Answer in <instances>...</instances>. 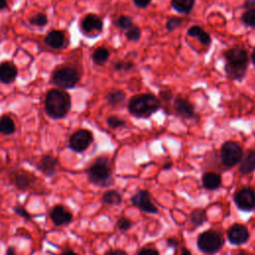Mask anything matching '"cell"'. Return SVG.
Here are the masks:
<instances>
[{
	"label": "cell",
	"mask_w": 255,
	"mask_h": 255,
	"mask_svg": "<svg viewBox=\"0 0 255 255\" xmlns=\"http://www.w3.org/2000/svg\"><path fill=\"white\" fill-rule=\"evenodd\" d=\"M72 106L70 95L61 89L50 90L45 97L46 114L54 119L60 120L67 116Z\"/></svg>",
	"instance_id": "6da1fadb"
},
{
	"label": "cell",
	"mask_w": 255,
	"mask_h": 255,
	"mask_svg": "<svg viewBox=\"0 0 255 255\" xmlns=\"http://www.w3.org/2000/svg\"><path fill=\"white\" fill-rule=\"evenodd\" d=\"M89 180L99 186L106 187L112 184V165L106 156L97 157L87 169Z\"/></svg>",
	"instance_id": "7a4b0ae2"
},
{
	"label": "cell",
	"mask_w": 255,
	"mask_h": 255,
	"mask_svg": "<svg viewBox=\"0 0 255 255\" xmlns=\"http://www.w3.org/2000/svg\"><path fill=\"white\" fill-rule=\"evenodd\" d=\"M160 107L158 99L151 94L132 97L128 102V111L136 117H150Z\"/></svg>",
	"instance_id": "3957f363"
},
{
	"label": "cell",
	"mask_w": 255,
	"mask_h": 255,
	"mask_svg": "<svg viewBox=\"0 0 255 255\" xmlns=\"http://www.w3.org/2000/svg\"><path fill=\"white\" fill-rule=\"evenodd\" d=\"M79 81V72L72 66H60L56 68L52 74V82L63 90L74 88Z\"/></svg>",
	"instance_id": "277c9868"
},
{
	"label": "cell",
	"mask_w": 255,
	"mask_h": 255,
	"mask_svg": "<svg viewBox=\"0 0 255 255\" xmlns=\"http://www.w3.org/2000/svg\"><path fill=\"white\" fill-rule=\"evenodd\" d=\"M223 244L222 238L219 233L214 230H206L201 233L197 238V247L204 253H215Z\"/></svg>",
	"instance_id": "5b68a950"
},
{
	"label": "cell",
	"mask_w": 255,
	"mask_h": 255,
	"mask_svg": "<svg viewBox=\"0 0 255 255\" xmlns=\"http://www.w3.org/2000/svg\"><path fill=\"white\" fill-rule=\"evenodd\" d=\"M243 151L240 145L234 141H226L220 149V159L223 165L232 167L242 159Z\"/></svg>",
	"instance_id": "8992f818"
},
{
	"label": "cell",
	"mask_w": 255,
	"mask_h": 255,
	"mask_svg": "<svg viewBox=\"0 0 255 255\" xmlns=\"http://www.w3.org/2000/svg\"><path fill=\"white\" fill-rule=\"evenodd\" d=\"M9 180L19 191H27L33 187L38 178L25 169H14L9 173Z\"/></svg>",
	"instance_id": "52a82bcc"
},
{
	"label": "cell",
	"mask_w": 255,
	"mask_h": 255,
	"mask_svg": "<svg viewBox=\"0 0 255 255\" xmlns=\"http://www.w3.org/2000/svg\"><path fill=\"white\" fill-rule=\"evenodd\" d=\"M93 138V133L89 129H78L70 136L69 147L76 152H83L91 145Z\"/></svg>",
	"instance_id": "ba28073f"
},
{
	"label": "cell",
	"mask_w": 255,
	"mask_h": 255,
	"mask_svg": "<svg viewBox=\"0 0 255 255\" xmlns=\"http://www.w3.org/2000/svg\"><path fill=\"white\" fill-rule=\"evenodd\" d=\"M236 206L244 211H251L255 208V192L250 187L238 190L234 195Z\"/></svg>",
	"instance_id": "9c48e42d"
},
{
	"label": "cell",
	"mask_w": 255,
	"mask_h": 255,
	"mask_svg": "<svg viewBox=\"0 0 255 255\" xmlns=\"http://www.w3.org/2000/svg\"><path fill=\"white\" fill-rule=\"evenodd\" d=\"M81 30L85 35L95 37L102 32L103 21L96 14H88L81 21Z\"/></svg>",
	"instance_id": "30bf717a"
},
{
	"label": "cell",
	"mask_w": 255,
	"mask_h": 255,
	"mask_svg": "<svg viewBox=\"0 0 255 255\" xmlns=\"http://www.w3.org/2000/svg\"><path fill=\"white\" fill-rule=\"evenodd\" d=\"M131 203L139 208L140 210L147 212V213H156L157 208L156 206L152 203L150 199V195L148 191L146 190H138L131 198H130Z\"/></svg>",
	"instance_id": "8fae6325"
},
{
	"label": "cell",
	"mask_w": 255,
	"mask_h": 255,
	"mask_svg": "<svg viewBox=\"0 0 255 255\" xmlns=\"http://www.w3.org/2000/svg\"><path fill=\"white\" fill-rule=\"evenodd\" d=\"M50 218L56 226H63L72 221L73 214L65 206L55 205L50 211Z\"/></svg>",
	"instance_id": "7c38bea8"
},
{
	"label": "cell",
	"mask_w": 255,
	"mask_h": 255,
	"mask_svg": "<svg viewBox=\"0 0 255 255\" xmlns=\"http://www.w3.org/2000/svg\"><path fill=\"white\" fill-rule=\"evenodd\" d=\"M227 64L234 66H247L248 54L245 49L241 47H234L225 53Z\"/></svg>",
	"instance_id": "4fadbf2b"
},
{
	"label": "cell",
	"mask_w": 255,
	"mask_h": 255,
	"mask_svg": "<svg viewBox=\"0 0 255 255\" xmlns=\"http://www.w3.org/2000/svg\"><path fill=\"white\" fill-rule=\"evenodd\" d=\"M58 166H59L58 158L51 154H44L40 158L37 164L38 169L48 177L53 176L57 172Z\"/></svg>",
	"instance_id": "5bb4252c"
},
{
	"label": "cell",
	"mask_w": 255,
	"mask_h": 255,
	"mask_svg": "<svg viewBox=\"0 0 255 255\" xmlns=\"http://www.w3.org/2000/svg\"><path fill=\"white\" fill-rule=\"evenodd\" d=\"M227 238L230 243L240 245L248 240L249 232L245 226L241 224H234L227 231Z\"/></svg>",
	"instance_id": "9a60e30c"
},
{
	"label": "cell",
	"mask_w": 255,
	"mask_h": 255,
	"mask_svg": "<svg viewBox=\"0 0 255 255\" xmlns=\"http://www.w3.org/2000/svg\"><path fill=\"white\" fill-rule=\"evenodd\" d=\"M18 75V70L14 64L5 61L0 63V82L3 84L13 83Z\"/></svg>",
	"instance_id": "2e32d148"
},
{
	"label": "cell",
	"mask_w": 255,
	"mask_h": 255,
	"mask_svg": "<svg viewBox=\"0 0 255 255\" xmlns=\"http://www.w3.org/2000/svg\"><path fill=\"white\" fill-rule=\"evenodd\" d=\"M173 109L179 116L183 118L189 119L192 118L194 115V109L192 104L182 97H177L173 101Z\"/></svg>",
	"instance_id": "e0dca14e"
},
{
	"label": "cell",
	"mask_w": 255,
	"mask_h": 255,
	"mask_svg": "<svg viewBox=\"0 0 255 255\" xmlns=\"http://www.w3.org/2000/svg\"><path fill=\"white\" fill-rule=\"evenodd\" d=\"M45 44L53 49H61L66 44V36L60 30H52L46 35Z\"/></svg>",
	"instance_id": "ac0fdd59"
},
{
	"label": "cell",
	"mask_w": 255,
	"mask_h": 255,
	"mask_svg": "<svg viewBox=\"0 0 255 255\" xmlns=\"http://www.w3.org/2000/svg\"><path fill=\"white\" fill-rule=\"evenodd\" d=\"M202 185L208 190H215L221 185V176L215 172H205L202 175Z\"/></svg>",
	"instance_id": "d6986e66"
},
{
	"label": "cell",
	"mask_w": 255,
	"mask_h": 255,
	"mask_svg": "<svg viewBox=\"0 0 255 255\" xmlns=\"http://www.w3.org/2000/svg\"><path fill=\"white\" fill-rule=\"evenodd\" d=\"M240 161L241 163L239 166V171L242 174H248L252 172L255 169V150L249 151Z\"/></svg>",
	"instance_id": "ffe728a7"
},
{
	"label": "cell",
	"mask_w": 255,
	"mask_h": 255,
	"mask_svg": "<svg viewBox=\"0 0 255 255\" xmlns=\"http://www.w3.org/2000/svg\"><path fill=\"white\" fill-rule=\"evenodd\" d=\"M187 35L190 37L197 38L202 45H208L211 41L209 34L205 32L200 26H197V25L191 26L187 31Z\"/></svg>",
	"instance_id": "44dd1931"
},
{
	"label": "cell",
	"mask_w": 255,
	"mask_h": 255,
	"mask_svg": "<svg viewBox=\"0 0 255 255\" xmlns=\"http://www.w3.org/2000/svg\"><path fill=\"white\" fill-rule=\"evenodd\" d=\"M247 66H234L230 64H226L225 72L228 78L232 80H241L246 73Z\"/></svg>",
	"instance_id": "7402d4cb"
},
{
	"label": "cell",
	"mask_w": 255,
	"mask_h": 255,
	"mask_svg": "<svg viewBox=\"0 0 255 255\" xmlns=\"http://www.w3.org/2000/svg\"><path fill=\"white\" fill-rule=\"evenodd\" d=\"M16 129L15 123L13 119L7 115H4L3 117L0 118V133L9 135L14 133Z\"/></svg>",
	"instance_id": "603a6c76"
},
{
	"label": "cell",
	"mask_w": 255,
	"mask_h": 255,
	"mask_svg": "<svg viewBox=\"0 0 255 255\" xmlns=\"http://www.w3.org/2000/svg\"><path fill=\"white\" fill-rule=\"evenodd\" d=\"M110 58V51L105 47H99L97 48L92 55V60L96 65L102 66L104 65L108 59Z\"/></svg>",
	"instance_id": "cb8c5ba5"
},
{
	"label": "cell",
	"mask_w": 255,
	"mask_h": 255,
	"mask_svg": "<svg viewBox=\"0 0 255 255\" xmlns=\"http://www.w3.org/2000/svg\"><path fill=\"white\" fill-rule=\"evenodd\" d=\"M171 6L179 13L187 14L194 6V0H171Z\"/></svg>",
	"instance_id": "d4e9b609"
},
{
	"label": "cell",
	"mask_w": 255,
	"mask_h": 255,
	"mask_svg": "<svg viewBox=\"0 0 255 255\" xmlns=\"http://www.w3.org/2000/svg\"><path fill=\"white\" fill-rule=\"evenodd\" d=\"M102 200L105 204L118 205L122 202V195L117 190H108L103 194Z\"/></svg>",
	"instance_id": "484cf974"
},
{
	"label": "cell",
	"mask_w": 255,
	"mask_h": 255,
	"mask_svg": "<svg viewBox=\"0 0 255 255\" xmlns=\"http://www.w3.org/2000/svg\"><path fill=\"white\" fill-rule=\"evenodd\" d=\"M126 99V94L123 92V91H112L110 92L107 97H106V100L107 102L112 105V106H115V105H118V104H121L122 102H124Z\"/></svg>",
	"instance_id": "4316f807"
},
{
	"label": "cell",
	"mask_w": 255,
	"mask_h": 255,
	"mask_svg": "<svg viewBox=\"0 0 255 255\" xmlns=\"http://www.w3.org/2000/svg\"><path fill=\"white\" fill-rule=\"evenodd\" d=\"M29 23L32 25V26H35V27H44L47 25L48 23V17L46 14L44 13H37L35 15H33L30 19H29Z\"/></svg>",
	"instance_id": "83f0119b"
},
{
	"label": "cell",
	"mask_w": 255,
	"mask_h": 255,
	"mask_svg": "<svg viewBox=\"0 0 255 255\" xmlns=\"http://www.w3.org/2000/svg\"><path fill=\"white\" fill-rule=\"evenodd\" d=\"M190 220L195 226L201 225L206 220V213L202 209H195L190 214Z\"/></svg>",
	"instance_id": "f1b7e54d"
},
{
	"label": "cell",
	"mask_w": 255,
	"mask_h": 255,
	"mask_svg": "<svg viewBox=\"0 0 255 255\" xmlns=\"http://www.w3.org/2000/svg\"><path fill=\"white\" fill-rule=\"evenodd\" d=\"M241 19L246 26L255 27V8L248 9L246 12H244Z\"/></svg>",
	"instance_id": "f546056e"
},
{
	"label": "cell",
	"mask_w": 255,
	"mask_h": 255,
	"mask_svg": "<svg viewBox=\"0 0 255 255\" xmlns=\"http://www.w3.org/2000/svg\"><path fill=\"white\" fill-rule=\"evenodd\" d=\"M116 26L122 30H128L130 27L133 26V24H132L131 18H129L128 16L123 15L116 20Z\"/></svg>",
	"instance_id": "4dcf8cb0"
},
{
	"label": "cell",
	"mask_w": 255,
	"mask_h": 255,
	"mask_svg": "<svg viewBox=\"0 0 255 255\" xmlns=\"http://www.w3.org/2000/svg\"><path fill=\"white\" fill-rule=\"evenodd\" d=\"M140 35H141L140 29L137 26H134V25L132 27H130L128 30H127V33H126L127 38L128 40H130V41H137V40H139Z\"/></svg>",
	"instance_id": "1f68e13d"
},
{
	"label": "cell",
	"mask_w": 255,
	"mask_h": 255,
	"mask_svg": "<svg viewBox=\"0 0 255 255\" xmlns=\"http://www.w3.org/2000/svg\"><path fill=\"white\" fill-rule=\"evenodd\" d=\"M107 124L112 128H121V127L125 126V121H123L122 119H120L117 116H112V117L108 118Z\"/></svg>",
	"instance_id": "d6a6232c"
},
{
	"label": "cell",
	"mask_w": 255,
	"mask_h": 255,
	"mask_svg": "<svg viewBox=\"0 0 255 255\" xmlns=\"http://www.w3.org/2000/svg\"><path fill=\"white\" fill-rule=\"evenodd\" d=\"M182 23V19L179 17H172L167 20L165 27L168 31H174L176 28H178Z\"/></svg>",
	"instance_id": "836d02e7"
},
{
	"label": "cell",
	"mask_w": 255,
	"mask_h": 255,
	"mask_svg": "<svg viewBox=\"0 0 255 255\" xmlns=\"http://www.w3.org/2000/svg\"><path fill=\"white\" fill-rule=\"evenodd\" d=\"M13 210H14V212H15L17 215L23 217V218L26 219V220H31V218H32L31 215H30V213H29L23 206H21V205L14 206V207H13Z\"/></svg>",
	"instance_id": "e575fe53"
},
{
	"label": "cell",
	"mask_w": 255,
	"mask_h": 255,
	"mask_svg": "<svg viewBox=\"0 0 255 255\" xmlns=\"http://www.w3.org/2000/svg\"><path fill=\"white\" fill-rule=\"evenodd\" d=\"M133 64L131 62H118L115 64V70L117 71H128L131 69Z\"/></svg>",
	"instance_id": "d590c367"
},
{
	"label": "cell",
	"mask_w": 255,
	"mask_h": 255,
	"mask_svg": "<svg viewBox=\"0 0 255 255\" xmlns=\"http://www.w3.org/2000/svg\"><path fill=\"white\" fill-rule=\"evenodd\" d=\"M130 226H131V222L128 219L125 218V217L119 219V221H118V227L122 231L128 230L130 228Z\"/></svg>",
	"instance_id": "8d00e7d4"
},
{
	"label": "cell",
	"mask_w": 255,
	"mask_h": 255,
	"mask_svg": "<svg viewBox=\"0 0 255 255\" xmlns=\"http://www.w3.org/2000/svg\"><path fill=\"white\" fill-rule=\"evenodd\" d=\"M137 255H159L158 252L154 249H151V248H144V249H141Z\"/></svg>",
	"instance_id": "74e56055"
},
{
	"label": "cell",
	"mask_w": 255,
	"mask_h": 255,
	"mask_svg": "<svg viewBox=\"0 0 255 255\" xmlns=\"http://www.w3.org/2000/svg\"><path fill=\"white\" fill-rule=\"evenodd\" d=\"M132 1H133L134 5H135L136 7L144 8V7H146V6L149 5V3H150L151 0H132Z\"/></svg>",
	"instance_id": "f35d334b"
},
{
	"label": "cell",
	"mask_w": 255,
	"mask_h": 255,
	"mask_svg": "<svg viewBox=\"0 0 255 255\" xmlns=\"http://www.w3.org/2000/svg\"><path fill=\"white\" fill-rule=\"evenodd\" d=\"M105 255H127V253L123 250L117 249V250H110Z\"/></svg>",
	"instance_id": "ab89813d"
},
{
	"label": "cell",
	"mask_w": 255,
	"mask_h": 255,
	"mask_svg": "<svg viewBox=\"0 0 255 255\" xmlns=\"http://www.w3.org/2000/svg\"><path fill=\"white\" fill-rule=\"evenodd\" d=\"M245 8H254L255 7V0H246L245 1V5H244Z\"/></svg>",
	"instance_id": "60d3db41"
},
{
	"label": "cell",
	"mask_w": 255,
	"mask_h": 255,
	"mask_svg": "<svg viewBox=\"0 0 255 255\" xmlns=\"http://www.w3.org/2000/svg\"><path fill=\"white\" fill-rule=\"evenodd\" d=\"M8 7V1L7 0H0V10H4Z\"/></svg>",
	"instance_id": "b9f144b4"
},
{
	"label": "cell",
	"mask_w": 255,
	"mask_h": 255,
	"mask_svg": "<svg viewBox=\"0 0 255 255\" xmlns=\"http://www.w3.org/2000/svg\"><path fill=\"white\" fill-rule=\"evenodd\" d=\"M60 255H78V254L76 252H74L73 250H71V249H67V250L63 251Z\"/></svg>",
	"instance_id": "7bdbcfd3"
},
{
	"label": "cell",
	"mask_w": 255,
	"mask_h": 255,
	"mask_svg": "<svg viewBox=\"0 0 255 255\" xmlns=\"http://www.w3.org/2000/svg\"><path fill=\"white\" fill-rule=\"evenodd\" d=\"M6 255H17V254H16V252H15L13 247H9L7 249V251H6Z\"/></svg>",
	"instance_id": "ee69618b"
},
{
	"label": "cell",
	"mask_w": 255,
	"mask_h": 255,
	"mask_svg": "<svg viewBox=\"0 0 255 255\" xmlns=\"http://www.w3.org/2000/svg\"><path fill=\"white\" fill-rule=\"evenodd\" d=\"M181 255H191V253L188 251V250H186V249H182L181 250Z\"/></svg>",
	"instance_id": "f6af8a7d"
},
{
	"label": "cell",
	"mask_w": 255,
	"mask_h": 255,
	"mask_svg": "<svg viewBox=\"0 0 255 255\" xmlns=\"http://www.w3.org/2000/svg\"><path fill=\"white\" fill-rule=\"evenodd\" d=\"M251 59H252V63H253V64H254V66H255V49H254V51H253V53H252Z\"/></svg>",
	"instance_id": "bcb514c9"
},
{
	"label": "cell",
	"mask_w": 255,
	"mask_h": 255,
	"mask_svg": "<svg viewBox=\"0 0 255 255\" xmlns=\"http://www.w3.org/2000/svg\"><path fill=\"white\" fill-rule=\"evenodd\" d=\"M239 255H247V254H243V253H240Z\"/></svg>",
	"instance_id": "7dc6e473"
}]
</instances>
